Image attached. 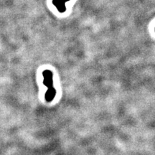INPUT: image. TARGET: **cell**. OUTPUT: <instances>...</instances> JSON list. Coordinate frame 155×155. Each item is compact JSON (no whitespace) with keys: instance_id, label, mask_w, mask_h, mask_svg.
Returning a JSON list of instances; mask_svg holds the SVG:
<instances>
[{"instance_id":"277c9868","label":"cell","mask_w":155,"mask_h":155,"mask_svg":"<svg viewBox=\"0 0 155 155\" xmlns=\"http://www.w3.org/2000/svg\"><path fill=\"white\" fill-rule=\"evenodd\" d=\"M63 1H64V2H68V1H69V0H63Z\"/></svg>"},{"instance_id":"3957f363","label":"cell","mask_w":155,"mask_h":155,"mask_svg":"<svg viewBox=\"0 0 155 155\" xmlns=\"http://www.w3.org/2000/svg\"><path fill=\"white\" fill-rule=\"evenodd\" d=\"M65 2L63 0H53V4L57 8H58L59 12H64L65 11Z\"/></svg>"},{"instance_id":"6da1fadb","label":"cell","mask_w":155,"mask_h":155,"mask_svg":"<svg viewBox=\"0 0 155 155\" xmlns=\"http://www.w3.org/2000/svg\"><path fill=\"white\" fill-rule=\"evenodd\" d=\"M43 77H44V81L43 84L48 87V88H52V72L48 71H45L43 73Z\"/></svg>"},{"instance_id":"7a4b0ae2","label":"cell","mask_w":155,"mask_h":155,"mask_svg":"<svg viewBox=\"0 0 155 155\" xmlns=\"http://www.w3.org/2000/svg\"><path fill=\"white\" fill-rule=\"evenodd\" d=\"M55 94H56V91L53 88H48V90H47L46 93H45V99H46V101L48 102L52 101V100H53Z\"/></svg>"}]
</instances>
